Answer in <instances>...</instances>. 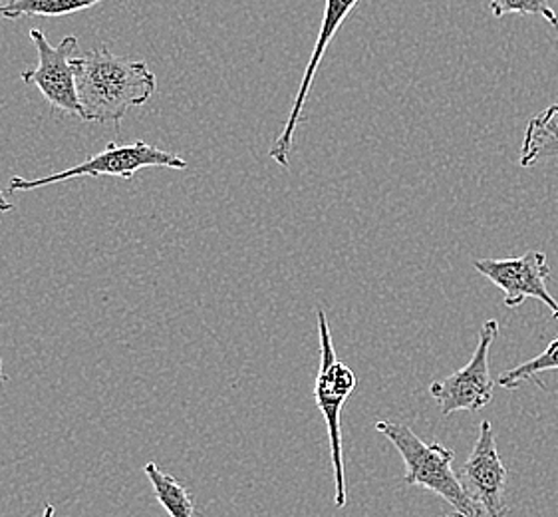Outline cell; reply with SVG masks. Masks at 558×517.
<instances>
[{"mask_svg": "<svg viewBox=\"0 0 558 517\" xmlns=\"http://www.w3.org/2000/svg\"><path fill=\"white\" fill-rule=\"evenodd\" d=\"M74 68L82 122L88 124L120 125L128 110L144 106L157 91L146 62L112 55L106 46L76 57Z\"/></svg>", "mask_w": 558, "mask_h": 517, "instance_id": "1", "label": "cell"}, {"mask_svg": "<svg viewBox=\"0 0 558 517\" xmlns=\"http://www.w3.org/2000/svg\"><path fill=\"white\" fill-rule=\"evenodd\" d=\"M376 430L390 440L393 448L402 456L405 466L403 484L424 488L446 500L453 507V516L446 517L483 516L480 504L465 492L459 473L453 470L456 452L439 442L427 444L412 428L393 420H380Z\"/></svg>", "mask_w": 558, "mask_h": 517, "instance_id": "2", "label": "cell"}, {"mask_svg": "<svg viewBox=\"0 0 558 517\" xmlns=\"http://www.w3.org/2000/svg\"><path fill=\"white\" fill-rule=\"evenodd\" d=\"M318 338H320V369L314 381V402L323 412L328 426L330 456H332V470H335V506L340 509L347 506V472H344V454H342L340 414L350 394L356 390L357 378L354 371L336 357L335 342H332L324 309H318Z\"/></svg>", "mask_w": 558, "mask_h": 517, "instance_id": "3", "label": "cell"}, {"mask_svg": "<svg viewBox=\"0 0 558 517\" xmlns=\"http://www.w3.org/2000/svg\"><path fill=\"white\" fill-rule=\"evenodd\" d=\"M146 168H169L187 169V161L179 158L175 154H169L166 149L146 144V142H128V144H118L112 142L108 144L104 152L84 159L74 168L43 176L36 180H24V178H12L9 181V192H34L52 183L60 181L78 180V178H122V180H132L140 169Z\"/></svg>", "mask_w": 558, "mask_h": 517, "instance_id": "4", "label": "cell"}, {"mask_svg": "<svg viewBox=\"0 0 558 517\" xmlns=\"http://www.w3.org/2000/svg\"><path fill=\"white\" fill-rule=\"evenodd\" d=\"M497 337L499 323L489 318L481 326L480 342L470 362L446 378L429 384V394L444 417H451L456 412H480L492 402L493 388L497 383L493 381L489 352Z\"/></svg>", "mask_w": 558, "mask_h": 517, "instance_id": "5", "label": "cell"}, {"mask_svg": "<svg viewBox=\"0 0 558 517\" xmlns=\"http://www.w3.org/2000/svg\"><path fill=\"white\" fill-rule=\"evenodd\" d=\"M31 40L38 52V64L33 70L23 72L24 84L36 86L45 100L66 116H74L82 120V106H80L78 91H76V52H78V38L66 36L60 45L48 43L40 28L31 31Z\"/></svg>", "mask_w": 558, "mask_h": 517, "instance_id": "6", "label": "cell"}, {"mask_svg": "<svg viewBox=\"0 0 558 517\" xmlns=\"http://www.w3.org/2000/svg\"><path fill=\"white\" fill-rule=\"evenodd\" d=\"M473 267L505 292V306L517 309L526 299L547 304L558 321V301L548 291L550 265L541 251H529L521 257L475 258Z\"/></svg>", "mask_w": 558, "mask_h": 517, "instance_id": "7", "label": "cell"}, {"mask_svg": "<svg viewBox=\"0 0 558 517\" xmlns=\"http://www.w3.org/2000/svg\"><path fill=\"white\" fill-rule=\"evenodd\" d=\"M459 480L487 517H511L513 514L507 502V468L489 420L481 422L480 436L459 472Z\"/></svg>", "mask_w": 558, "mask_h": 517, "instance_id": "8", "label": "cell"}, {"mask_svg": "<svg viewBox=\"0 0 558 517\" xmlns=\"http://www.w3.org/2000/svg\"><path fill=\"white\" fill-rule=\"evenodd\" d=\"M356 4L357 0H326L323 26H320L318 38H316L313 55L308 58L306 72H304V76H302L301 88L296 92V100L292 104V110L291 113H289L287 124L282 128L279 137L275 140L270 152H268L270 158L275 159L282 168H289V156H291L292 142H294V132H296V128L301 124L304 104L308 100V94H311V88H313L314 76H316V72H318L324 52H326L328 45L332 43L336 31L347 21L348 14H350V11H352Z\"/></svg>", "mask_w": 558, "mask_h": 517, "instance_id": "9", "label": "cell"}, {"mask_svg": "<svg viewBox=\"0 0 558 517\" xmlns=\"http://www.w3.org/2000/svg\"><path fill=\"white\" fill-rule=\"evenodd\" d=\"M558 158V104L536 113L526 124L521 159L523 168H533L541 161Z\"/></svg>", "mask_w": 558, "mask_h": 517, "instance_id": "10", "label": "cell"}, {"mask_svg": "<svg viewBox=\"0 0 558 517\" xmlns=\"http://www.w3.org/2000/svg\"><path fill=\"white\" fill-rule=\"evenodd\" d=\"M106 0H7L0 4V19H46V16H70L88 11Z\"/></svg>", "mask_w": 558, "mask_h": 517, "instance_id": "11", "label": "cell"}, {"mask_svg": "<svg viewBox=\"0 0 558 517\" xmlns=\"http://www.w3.org/2000/svg\"><path fill=\"white\" fill-rule=\"evenodd\" d=\"M144 472L151 482L157 502L168 512L169 517H193L195 514L193 497L185 485L173 476L161 472L156 461H147Z\"/></svg>", "mask_w": 558, "mask_h": 517, "instance_id": "12", "label": "cell"}, {"mask_svg": "<svg viewBox=\"0 0 558 517\" xmlns=\"http://www.w3.org/2000/svg\"><path fill=\"white\" fill-rule=\"evenodd\" d=\"M548 371H558V337L548 345L547 350H543L535 359L526 360L511 371L502 372L497 384L507 390H514L521 384L531 383V381L543 386L538 374Z\"/></svg>", "mask_w": 558, "mask_h": 517, "instance_id": "13", "label": "cell"}, {"mask_svg": "<svg viewBox=\"0 0 558 517\" xmlns=\"http://www.w3.org/2000/svg\"><path fill=\"white\" fill-rule=\"evenodd\" d=\"M489 9H492L495 19H502L507 14L541 16L558 31V14L550 9L548 0H492Z\"/></svg>", "mask_w": 558, "mask_h": 517, "instance_id": "14", "label": "cell"}, {"mask_svg": "<svg viewBox=\"0 0 558 517\" xmlns=\"http://www.w3.org/2000/svg\"><path fill=\"white\" fill-rule=\"evenodd\" d=\"M12 212V203L4 197V192H0V215Z\"/></svg>", "mask_w": 558, "mask_h": 517, "instance_id": "15", "label": "cell"}, {"mask_svg": "<svg viewBox=\"0 0 558 517\" xmlns=\"http://www.w3.org/2000/svg\"><path fill=\"white\" fill-rule=\"evenodd\" d=\"M54 512H57V507L52 506V504H46L43 517H54Z\"/></svg>", "mask_w": 558, "mask_h": 517, "instance_id": "16", "label": "cell"}, {"mask_svg": "<svg viewBox=\"0 0 558 517\" xmlns=\"http://www.w3.org/2000/svg\"><path fill=\"white\" fill-rule=\"evenodd\" d=\"M0 381L4 383L7 381V376H4V372H2V360H0Z\"/></svg>", "mask_w": 558, "mask_h": 517, "instance_id": "17", "label": "cell"}]
</instances>
